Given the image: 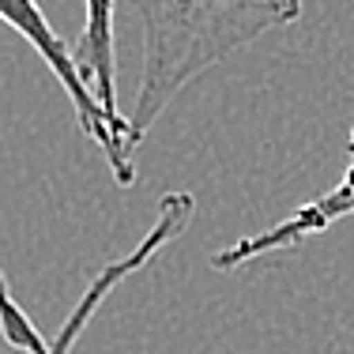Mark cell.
I'll list each match as a JSON object with an SVG mask.
<instances>
[{
    "label": "cell",
    "instance_id": "6",
    "mask_svg": "<svg viewBox=\"0 0 354 354\" xmlns=\"http://www.w3.org/2000/svg\"><path fill=\"white\" fill-rule=\"evenodd\" d=\"M0 335H4L8 347H15L23 354H46V347H49V339L38 332V324L27 317V309L12 294L4 272H0Z\"/></svg>",
    "mask_w": 354,
    "mask_h": 354
},
{
    "label": "cell",
    "instance_id": "3",
    "mask_svg": "<svg viewBox=\"0 0 354 354\" xmlns=\"http://www.w3.org/2000/svg\"><path fill=\"white\" fill-rule=\"evenodd\" d=\"M192 215H196V196H192V192H166V196L158 200V207H155V223H151V230L143 234L124 257H117V260H109V264L98 268V275L91 279V286L83 290V298L75 301L68 320L61 324L57 339H49L46 354H72V347L80 343V335L87 332V324L95 320L98 309H102V301L129 279V275H136L140 268H147L158 252L170 245V241L181 238V234L192 226Z\"/></svg>",
    "mask_w": 354,
    "mask_h": 354
},
{
    "label": "cell",
    "instance_id": "5",
    "mask_svg": "<svg viewBox=\"0 0 354 354\" xmlns=\"http://www.w3.org/2000/svg\"><path fill=\"white\" fill-rule=\"evenodd\" d=\"M113 12L117 0H83V38L75 46V64L98 95L109 117L124 121L117 109V61H113Z\"/></svg>",
    "mask_w": 354,
    "mask_h": 354
},
{
    "label": "cell",
    "instance_id": "2",
    "mask_svg": "<svg viewBox=\"0 0 354 354\" xmlns=\"http://www.w3.org/2000/svg\"><path fill=\"white\" fill-rule=\"evenodd\" d=\"M0 23L12 27L41 57V64L53 72V80L68 95V102L75 109V121H80V132L102 151L113 181L121 189H129L136 181V151L129 147V124L106 113V106L98 102V95L91 91V83L83 80L80 64H75V49L64 46V38L49 27L41 4L38 0H0Z\"/></svg>",
    "mask_w": 354,
    "mask_h": 354
},
{
    "label": "cell",
    "instance_id": "1",
    "mask_svg": "<svg viewBox=\"0 0 354 354\" xmlns=\"http://www.w3.org/2000/svg\"><path fill=\"white\" fill-rule=\"evenodd\" d=\"M143 23V72L124 113L136 151L177 95L249 41L294 27L301 0H136Z\"/></svg>",
    "mask_w": 354,
    "mask_h": 354
},
{
    "label": "cell",
    "instance_id": "4",
    "mask_svg": "<svg viewBox=\"0 0 354 354\" xmlns=\"http://www.w3.org/2000/svg\"><path fill=\"white\" fill-rule=\"evenodd\" d=\"M351 215H354V132L347 140V170H343V177L332 189L313 196L309 204L294 207L290 215L279 218V223L264 226V230L234 241V245H223L218 252H212L207 264H212L215 272H238V268L252 264V260H264V257H272V252L298 249L301 241L317 238L328 226L343 223V218H351Z\"/></svg>",
    "mask_w": 354,
    "mask_h": 354
}]
</instances>
